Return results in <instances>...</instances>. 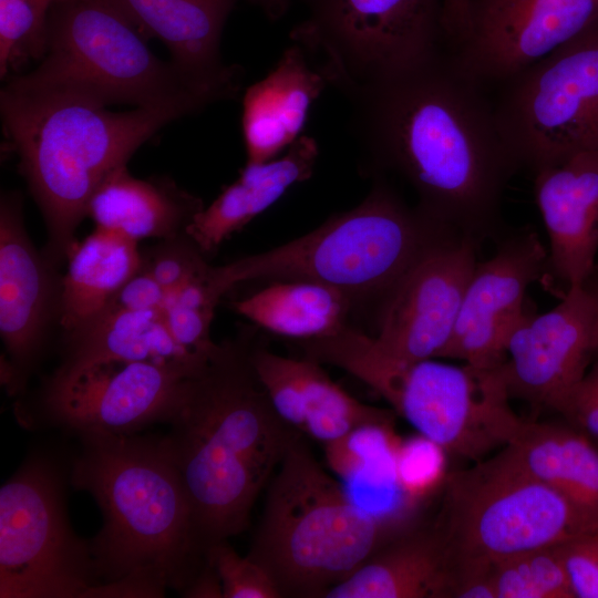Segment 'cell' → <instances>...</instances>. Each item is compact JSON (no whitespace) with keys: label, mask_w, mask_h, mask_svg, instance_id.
<instances>
[{"label":"cell","mask_w":598,"mask_h":598,"mask_svg":"<svg viewBox=\"0 0 598 598\" xmlns=\"http://www.w3.org/2000/svg\"><path fill=\"white\" fill-rule=\"evenodd\" d=\"M352 100L373 166L403 178L417 208L480 246L501 234L504 192L520 166L484 85L452 55L384 76Z\"/></svg>","instance_id":"6da1fadb"},{"label":"cell","mask_w":598,"mask_h":598,"mask_svg":"<svg viewBox=\"0 0 598 598\" xmlns=\"http://www.w3.org/2000/svg\"><path fill=\"white\" fill-rule=\"evenodd\" d=\"M252 332L216 344L189 375L163 436L204 549L244 532L299 432L274 410L250 360Z\"/></svg>","instance_id":"7a4b0ae2"},{"label":"cell","mask_w":598,"mask_h":598,"mask_svg":"<svg viewBox=\"0 0 598 598\" xmlns=\"http://www.w3.org/2000/svg\"><path fill=\"white\" fill-rule=\"evenodd\" d=\"M78 436L71 483L92 495L103 516L89 542L97 585L86 598L183 595L207 551L163 437Z\"/></svg>","instance_id":"3957f363"},{"label":"cell","mask_w":598,"mask_h":598,"mask_svg":"<svg viewBox=\"0 0 598 598\" xmlns=\"http://www.w3.org/2000/svg\"><path fill=\"white\" fill-rule=\"evenodd\" d=\"M96 91L34 70L1 91L3 126L43 215V250L58 268L76 247L75 230L97 186L155 132L179 116L136 107L112 112Z\"/></svg>","instance_id":"277c9868"},{"label":"cell","mask_w":598,"mask_h":598,"mask_svg":"<svg viewBox=\"0 0 598 598\" xmlns=\"http://www.w3.org/2000/svg\"><path fill=\"white\" fill-rule=\"evenodd\" d=\"M453 238L460 237L377 183L358 206L310 233L212 266L210 280L224 296L245 281L306 279L340 290L358 308L368 303L378 308L419 259Z\"/></svg>","instance_id":"5b68a950"},{"label":"cell","mask_w":598,"mask_h":598,"mask_svg":"<svg viewBox=\"0 0 598 598\" xmlns=\"http://www.w3.org/2000/svg\"><path fill=\"white\" fill-rule=\"evenodd\" d=\"M301 435L267 486L247 556L270 575L281 598H324L405 526L357 506Z\"/></svg>","instance_id":"8992f818"},{"label":"cell","mask_w":598,"mask_h":598,"mask_svg":"<svg viewBox=\"0 0 598 598\" xmlns=\"http://www.w3.org/2000/svg\"><path fill=\"white\" fill-rule=\"evenodd\" d=\"M300 348L305 357L338 367L369 385L447 456L481 461L511 444L525 423L511 408L502 365L392 359L353 324L303 341Z\"/></svg>","instance_id":"52a82bcc"},{"label":"cell","mask_w":598,"mask_h":598,"mask_svg":"<svg viewBox=\"0 0 598 598\" xmlns=\"http://www.w3.org/2000/svg\"><path fill=\"white\" fill-rule=\"evenodd\" d=\"M447 553L451 587L517 554L591 533L580 514L529 473L509 445L448 472L433 522Z\"/></svg>","instance_id":"ba28073f"},{"label":"cell","mask_w":598,"mask_h":598,"mask_svg":"<svg viewBox=\"0 0 598 598\" xmlns=\"http://www.w3.org/2000/svg\"><path fill=\"white\" fill-rule=\"evenodd\" d=\"M51 9L40 72L85 85L110 104L179 117L215 102L152 52L146 34L115 0H53Z\"/></svg>","instance_id":"9c48e42d"},{"label":"cell","mask_w":598,"mask_h":598,"mask_svg":"<svg viewBox=\"0 0 598 598\" xmlns=\"http://www.w3.org/2000/svg\"><path fill=\"white\" fill-rule=\"evenodd\" d=\"M502 84L495 114L520 168L598 148V20Z\"/></svg>","instance_id":"30bf717a"},{"label":"cell","mask_w":598,"mask_h":598,"mask_svg":"<svg viewBox=\"0 0 598 598\" xmlns=\"http://www.w3.org/2000/svg\"><path fill=\"white\" fill-rule=\"evenodd\" d=\"M443 0H309L291 34L351 96L441 52Z\"/></svg>","instance_id":"8fae6325"},{"label":"cell","mask_w":598,"mask_h":598,"mask_svg":"<svg viewBox=\"0 0 598 598\" xmlns=\"http://www.w3.org/2000/svg\"><path fill=\"white\" fill-rule=\"evenodd\" d=\"M62 477L32 457L0 488V597L85 598L97 585L90 543L73 532Z\"/></svg>","instance_id":"7c38bea8"},{"label":"cell","mask_w":598,"mask_h":598,"mask_svg":"<svg viewBox=\"0 0 598 598\" xmlns=\"http://www.w3.org/2000/svg\"><path fill=\"white\" fill-rule=\"evenodd\" d=\"M184 367L148 361H104L75 372L54 371L42 394L51 424L74 434H135L174 413L186 379Z\"/></svg>","instance_id":"4fadbf2b"},{"label":"cell","mask_w":598,"mask_h":598,"mask_svg":"<svg viewBox=\"0 0 598 598\" xmlns=\"http://www.w3.org/2000/svg\"><path fill=\"white\" fill-rule=\"evenodd\" d=\"M598 357V288H567L545 313H529L512 333L502 364L511 398L561 413Z\"/></svg>","instance_id":"5bb4252c"},{"label":"cell","mask_w":598,"mask_h":598,"mask_svg":"<svg viewBox=\"0 0 598 598\" xmlns=\"http://www.w3.org/2000/svg\"><path fill=\"white\" fill-rule=\"evenodd\" d=\"M598 20V0H472L451 54L481 84L504 83Z\"/></svg>","instance_id":"9a60e30c"},{"label":"cell","mask_w":598,"mask_h":598,"mask_svg":"<svg viewBox=\"0 0 598 598\" xmlns=\"http://www.w3.org/2000/svg\"><path fill=\"white\" fill-rule=\"evenodd\" d=\"M478 248L471 239L453 238L406 271L377 309L371 337L381 353L402 361L440 357L453 334Z\"/></svg>","instance_id":"2e32d148"},{"label":"cell","mask_w":598,"mask_h":598,"mask_svg":"<svg viewBox=\"0 0 598 598\" xmlns=\"http://www.w3.org/2000/svg\"><path fill=\"white\" fill-rule=\"evenodd\" d=\"M547 266L548 252L535 230L524 228L502 238L492 257L477 261L453 334L439 358L478 368L502 365L512 333L529 315L526 290Z\"/></svg>","instance_id":"e0dca14e"},{"label":"cell","mask_w":598,"mask_h":598,"mask_svg":"<svg viewBox=\"0 0 598 598\" xmlns=\"http://www.w3.org/2000/svg\"><path fill=\"white\" fill-rule=\"evenodd\" d=\"M23 224L21 199L4 195L0 206V333L18 392L41 352L48 326L59 315L61 280Z\"/></svg>","instance_id":"ac0fdd59"},{"label":"cell","mask_w":598,"mask_h":598,"mask_svg":"<svg viewBox=\"0 0 598 598\" xmlns=\"http://www.w3.org/2000/svg\"><path fill=\"white\" fill-rule=\"evenodd\" d=\"M250 360L278 416L322 445L367 425L394 424L392 409L360 402L316 360L283 357L256 343Z\"/></svg>","instance_id":"d6986e66"},{"label":"cell","mask_w":598,"mask_h":598,"mask_svg":"<svg viewBox=\"0 0 598 598\" xmlns=\"http://www.w3.org/2000/svg\"><path fill=\"white\" fill-rule=\"evenodd\" d=\"M549 239L548 266L567 288L586 283L598 251V148L534 173Z\"/></svg>","instance_id":"ffe728a7"},{"label":"cell","mask_w":598,"mask_h":598,"mask_svg":"<svg viewBox=\"0 0 598 598\" xmlns=\"http://www.w3.org/2000/svg\"><path fill=\"white\" fill-rule=\"evenodd\" d=\"M147 35L159 39L172 62L214 101L239 89L236 66L224 64L220 38L237 0H115Z\"/></svg>","instance_id":"44dd1931"},{"label":"cell","mask_w":598,"mask_h":598,"mask_svg":"<svg viewBox=\"0 0 598 598\" xmlns=\"http://www.w3.org/2000/svg\"><path fill=\"white\" fill-rule=\"evenodd\" d=\"M328 84L309 53L292 41L275 68L244 95L241 126L246 163L276 158L295 143L312 103Z\"/></svg>","instance_id":"7402d4cb"},{"label":"cell","mask_w":598,"mask_h":598,"mask_svg":"<svg viewBox=\"0 0 598 598\" xmlns=\"http://www.w3.org/2000/svg\"><path fill=\"white\" fill-rule=\"evenodd\" d=\"M451 569L433 525L409 524L324 598H450Z\"/></svg>","instance_id":"603a6c76"},{"label":"cell","mask_w":598,"mask_h":598,"mask_svg":"<svg viewBox=\"0 0 598 598\" xmlns=\"http://www.w3.org/2000/svg\"><path fill=\"white\" fill-rule=\"evenodd\" d=\"M318 155L316 140L302 135L281 156L246 163L239 177L194 217L186 234L208 258L289 188L310 178Z\"/></svg>","instance_id":"cb8c5ba5"},{"label":"cell","mask_w":598,"mask_h":598,"mask_svg":"<svg viewBox=\"0 0 598 598\" xmlns=\"http://www.w3.org/2000/svg\"><path fill=\"white\" fill-rule=\"evenodd\" d=\"M210 355L200 357L181 346L162 310L107 306L82 328L65 334L63 359L55 371L75 372L94 363L120 360L172 363L197 372Z\"/></svg>","instance_id":"d4e9b609"},{"label":"cell","mask_w":598,"mask_h":598,"mask_svg":"<svg viewBox=\"0 0 598 598\" xmlns=\"http://www.w3.org/2000/svg\"><path fill=\"white\" fill-rule=\"evenodd\" d=\"M203 202L174 183L135 178L126 165L113 171L92 194L86 216L96 227L138 241L186 233Z\"/></svg>","instance_id":"484cf974"},{"label":"cell","mask_w":598,"mask_h":598,"mask_svg":"<svg viewBox=\"0 0 598 598\" xmlns=\"http://www.w3.org/2000/svg\"><path fill=\"white\" fill-rule=\"evenodd\" d=\"M526 470L554 488L598 533V448L573 425L525 422L508 444Z\"/></svg>","instance_id":"4316f807"},{"label":"cell","mask_w":598,"mask_h":598,"mask_svg":"<svg viewBox=\"0 0 598 598\" xmlns=\"http://www.w3.org/2000/svg\"><path fill=\"white\" fill-rule=\"evenodd\" d=\"M393 425H367L323 447L331 471L357 506L382 522L405 526L413 509L396 481L400 436Z\"/></svg>","instance_id":"83f0119b"},{"label":"cell","mask_w":598,"mask_h":598,"mask_svg":"<svg viewBox=\"0 0 598 598\" xmlns=\"http://www.w3.org/2000/svg\"><path fill=\"white\" fill-rule=\"evenodd\" d=\"M143 266L137 241L96 227L68 259L61 279L59 321L65 334L96 318Z\"/></svg>","instance_id":"f1b7e54d"},{"label":"cell","mask_w":598,"mask_h":598,"mask_svg":"<svg viewBox=\"0 0 598 598\" xmlns=\"http://www.w3.org/2000/svg\"><path fill=\"white\" fill-rule=\"evenodd\" d=\"M270 333L298 342L326 338L351 324L357 305L340 290L306 279L274 280L231 303Z\"/></svg>","instance_id":"f546056e"},{"label":"cell","mask_w":598,"mask_h":598,"mask_svg":"<svg viewBox=\"0 0 598 598\" xmlns=\"http://www.w3.org/2000/svg\"><path fill=\"white\" fill-rule=\"evenodd\" d=\"M495 598H574L559 545L540 547L493 565Z\"/></svg>","instance_id":"4dcf8cb0"},{"label":"cell","mask_w":598,"mask_h":598,"mask_svg":"<svg viewBox=\"0 0 598 598\" xmlns=\"http://www.w3.org/2000/svg\"><path fill=\"white\" fill-rule=\"evenodd\" d=\"M53 0H0V74L22 54L43 55Z\"/></svg>","instance_id":"1f68e13d"},{"label":"cell","mask_w":598,"mask_h":598,"mask_svg":"<svg viewBox=\"0 0 598 598\" xmlns=\"http://www.w3.org/2000/svg\"><path fill=\"white\" fill-rule=\"evenodd\" d=\"M447 454L421 434L399 439L395 448V474L402 494L412 509L443 487L448 474Z\"/></svg>","instance_id":"d6a6232c"},{"label":"cell","mask_w":598,"mask_h":598,"mask_svg":"<svg viewBox=\"0 0 598 598\" xmlns=\"http://www.w3.org/2000/svg\"><path fill=\"white\" fill-rule=\"evenodd\" d=\"M209 267L208 258L185 233L163 239L146 256L143 266L168 293L188 285Z\"/></svg>","instance_id":"836d02e7"},{"label":"cell","mask_w":598,"mask_h":598,"mask_svg":"<svg viewBox=\"0 0 598 598\" xmlns=\"http://www.w3.org/2000/svg\"><path fill=\"white\" fill-rule=\"evenodd\" d=\"M219 576L223 598H281L270 575L250 557L240 556L227 540L207 550Z\"/></svg>","instance_id":"e575fe53"},{"label":"cell","mask_w":598,"mask_h":598,"mask_svg":"<svg viewBox=\"0 0 598 598\" xmlns=\"http://www.w3.org/2000/svg\"><path fill=\"white\" fill-rule=\"evenodd\" d=\"M574 598H598V533H585L559 545Z\"/></svg>","instance_id":"d590c367"},{"label":"cell","mask_w":598,"mask_h":598,"mask_svg":"<svg viewBox=\"0 0 598 598\" xmlns=\"http://www.w3.org/2000/svg\"><path fill=\"white\" fill-rule=\"evenodd\" d=\"M560 414L570 425L591 439H598V358Z\"/></svg>","instance_id":"8d00e7d4"},{"label":"cell","mask_w":598,"mask_h":598,"mask_svg":"<svg viewBox=\"0 0 598 598\" xmlns=\"http://www.w3.org/2000/svg\"><path fill=\"white\" fill-rule=\"evenodd\" d=\"M168 292L144 269L126 281L109 306L128 310H163Z\"/></svg>","instance_id":"74e56055"},{"label":"cell","mask_w":598,"mask_h":598,"mask_svg":"<svg viewBox=\"0 0 598 598\" xmlns=\"http://www.w3.org/2000/svg\"><path fill=\"white\" fill-rule=\"evenodd\" d=\"M472 0H443L442 31L454 48L462 41L470 24Z\"/></svg>","instance_id":"f35d334b"},{"label":"cell","mask_w":598,"mask_h":598,"mask_svg":"<svg viewBox=\"0 0 598 598\" xmlns=\"http://www.w3.org/2000/svg\"><path fill=\"white\" fill-rule=\"evenodd\" d=\"M182 596L188 598H223L219 576L208 556L207 563Z\"/></svg>","instance_id":"ab89813d"},{"label":"cell","mask_w":598,"mask_h":598,"mask_svg":"<svg viewBox=\"0 0 598 598\" xmlns=\"http://www.w3.org/2000/svg\"><path fill=\"white\" fill-rule=\"evenodd\" d=\"M265 13L271 18L277 19L281 17L289 8L292 0H254Z\"/></svg>","instance_id":"60d3db41"}]
</instances>
